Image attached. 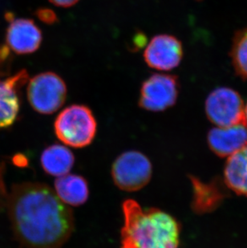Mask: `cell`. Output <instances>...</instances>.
I'll return each instance as SVG.
<instances>
[{
  "label": "cell",
  "instance_id": "obj_1",
  "mask_svg": "<svg viewBox=\"0 0 247 248\" xmlns=\"http://www.w3.org/2000/svg\"><path fill=\"white\" fill-rule=\"evenodd\" d=\"M7 208L15 236L26 248H60L74 230L73 211L44 183L12 186Z\"/></svg>",
  "mask_w": 247,
  "mask_h": 248
},
{
  "label": "cell",
  "instance_id": "obj_2",
  "mask_svg": "<svg viewBox=\"0 0 247 248\" xmlns=\"http://www.w3.org/2000/svg\"><path fill=\"white\" fill-rule=\"evenodd\" d=\"M124 224L122 248H178L180 225L170 214L156 208L144 209L138 202L122 203Z\"/></svg>",
  "mask_w": 247,
  "mask_h": 248
},
{
  "label": "cell",
  "instance_id": "obj_3",
  "mask_svg": "<svg viewBox=\"0 0 247 248\" xmlns=\"http://www.w3.org/2000/svg\"><path fill=\"white\" fill-rule=\"evenodd\" d=\"M97 124L91 109L82 105L68 106L60 112L54 123L56 137L70 147H86L96 137Z\"/></svg>",
  "mask_w": 247,
  "mask_h": 248
},
{
  "label": "cell",
  "instance_id": "obj_4",
  "mask_svg": "<svg viewBox=\"0 0 247 248\" xmlns=\"http://www.w3.org/2000/svg\"><path fill=\"white\" fill-rule=\"evenodd\" d=\"M112 178L120 190L134 192L145 187L152 178V164L142 153L130 150L123 153L112 166Z\"/></svg>",
  "mask_w": 247,
  "mask_h": 248
},
{
  "label": "cell",
  "instance_id": "obj_5",
  "mask_svg": "<svg viewBox=\"0 0 247 248\" xmlns=\"http://www.w3.org/2000/svg\"><path fill=\"white\" fill-rule=\"evenodd\" d=\"M27 93L33 109L41 114H52L63 106L67 87L61 77L48 72L31 79Z\"/></svg>",
  "mask_w": 247,
  "mask_h": 248
},
{
  "label": "cell",
  "instance_id": "obj_6",
  "mask_svg": "<svg viewBox=\"0 0 247 248\" xmlns=\"http://www.w3.org/2000/svg\"><path fill=\"white\" fill-rule=\"evenodd\" d=\"M205 111L209 119L218 127L244 123V106L239 94L229 88H218L208 96Z\"/></svg>",
  "mask_w": 247,
  "mask_h": 248
},
{
  "label": "cell",
  "instance_id": "obj_7",
  "mask_svg": "<svg viewBox=\"0 0 247 248\" xmlns=\"http://www.w3.org/2000/svg\"><path fill=\"white\" fill-rule=\"evenodd\" d=\"M178 85L176 78L166 74H155L143 83L139 106L152 112H161L177 101Z\"/></svg>",
  "mask_w": 247,
  "mask_h": 248
},
{
  "label": "cell",
  "instance_id": "obj_8",
  "mask_svg": "<svg viewBox=\"0 0 247 248\" xmlns=\"http://www.w3.org/2000/svg\"><path fill=\"white\" fill-rule=\"evenodd\" d=\"M182 57L181 43L169 35H156L153 38L144 52V58L148 65L161 71L176 68Z\"/></svg>",
  "mask_w": 247,
  "mask_h": 248
},
{
  "label": "cell",
  "instance_id": "obj_9",
  "mask_svg": "<svg viewBox=\"0 0 247 248\" xmlns=\"http://www.w3.org/2000/svg\"><path fill=\"white\" fill-rule=\"evenodd\" d=\"M42 33L36 24L28 19H12L7 28V44L18 54H30L40 47Z\"/></svg>",
  "mask_w": 247,
  "mask_h": 248
},
{
  "label": "cell",
  "instance_id": "obj_10",
  "mask_svg": "<svg viewBox=\"0 0 247 248\" xmlns=\"http://www.w3.org/2000/svg\"><path fill=\"white\" fill-rule=\"evenodd\" d=\"M28 80V73L22 71L10 78L0 77V129L12 126L19 114L20 103L18 89Z\"/></svg>",
  "mask_w": 247,
  "mask_h": 248
},
{
  "label": "cell",
  "instance_id": "obj_11",
  "mask_svg": "<svg viewBox=\"0 0 247 248\" xmlns=\"http://www.w3.org/2000/svg\"><path fill=\"white\" fill-rule=\"evenodd\" d=\"M208 143L216 155L230 157L247 145V126L241 123L215 128L208 134Z\"/></svg>",
  "mask_w": 247,
  "mask_h": 248
},
{
  "label": "cell",
  "instance_id": "obj_12",
  "mask_svg": "<svg viewBox=\"0 0 247 248\" xmlns=\"http://www.w3.org/2000/svg\"><path fill=\"white\" fill-rule=\"evenodd\" d=\"M193 186L194 211L198 214H205L215 211L226 198L222 186L217 181L205 183L196 178H191Z\"/></svg>",
  "mask_w": 247,
  "mask_h": 248
},
{
  "label": "cell",
  "instance_id": "obj_13",
  "mask_svg": "<svg viewBox=\"0 0 247 248\" xmlns=\"http://www.w3.org/2000/svg\"><path fill=\"white\" fill-rule=\"evenodd\" d=\"M54 186L59 199L68 206H81L89 199V185L82 176L68 173L58 177Z\"/></svg>",
  "mask_w": 247,
  "mask_h": 248
},
{
  "label": "cell",
  "instance_id": "obj_14",
  "mask_svg": "<svg viewBox=\"0 0 247 248\" xmlns=\"http://www.w3.org/2000/svg\"><path fill=\"white\" fill-rule=\"evenodd\" d=\"M74 162L73 152L60 144L47 146L40 156V163L45 173L54 177L68 174L73 169Z\"/></svg>",
  "mask_w": 247,
  "mask_h": 248
},
{
  "label": "cell",
  "instance_id": "obj_15",
  "mask_svg": "<svg viewBox=\"0 0 247 248\" xmlns=\"http://www.w3.org/2000/svg\"><path fill=\"white\" fill-rule=\"evenodd\" d=\"M224 175L225 183L231 190L247 195V145L229 157Z\"/></svg>",
  "mask_w": 247,
  "mask_h": 248
},
{
  "label": "cell",
  "instance_id": "obj_16",
  "mask_svg": "<svg viewBox=\"0 0 247 248\" xmlns=\"http://www.w3.org/2000/svg\"><path fill=\"white\" fill-rule=\"evenodd\" d=\"M232 58L236 70L247 78V28L236 35L232 49Z\"/></svg>",
  "mask_w": 247,
  "mask_h": 248
},
{
  "label": "cell",
  "instance_id": "obj_17",
  "mask_svg": "<svg viewBox=\"0 0 247 248\" xmlns=\"http://www.w3.org/2000/svg\"><path fill=\"white\" fill-rule=\"evenodd\" d=\"M51 3L61 7H72L76 4L79 0H49Z\"/></svg>",
  "mask_w": 247,
  "mask_h": 248
},
{
  "label": "cell",
  "instance_id": "obj_18",
  "mask_svg": "<svg viewBox=\"0 0 247 248\" xmlns=\"http://www.w3.org/2000/svg\"><path fill=\"white\" fill-rule=\"evenodd\" d=\"M50 12V11H49ZM47 11H44V12H40V16L39 15V16L40 17V19H42L43 20H45L46 22H51L53 21V19H55V16H54L53 14L51 13V14L48 16V12Z\"/></svg>",
  "mask_w": 247,
  "mask_h": 248
},
{
  "label": "cell",
  "instance_id": "obj_19",
  "mask_svg": "<svg viewBox=\"0 0 247 248\" xmlns=\"http://www.w3.org/2000/svg\"><path fill=\"white\" fill-rule=\"evenodd\" d=\"M244 123L247 126V104L246 107H244Z\"/></svg>",
  "mask_w": 247,
  "mask_h": 248
},
{
  "label": "cell",
  "instance_id": "obj_20",
  "mask_svg": "<svg viewBox=\"0 0 247 248\" xmlns=\"http://www.w3.org/2000/svg\"><path fill=\"white\" fill-rule=\"evenodd\" d=\"M3 56H7V49H0V60H1Z\"/></svg>",
  "mask_w": 247,
  "mask_h": 248
}]
</instances>
